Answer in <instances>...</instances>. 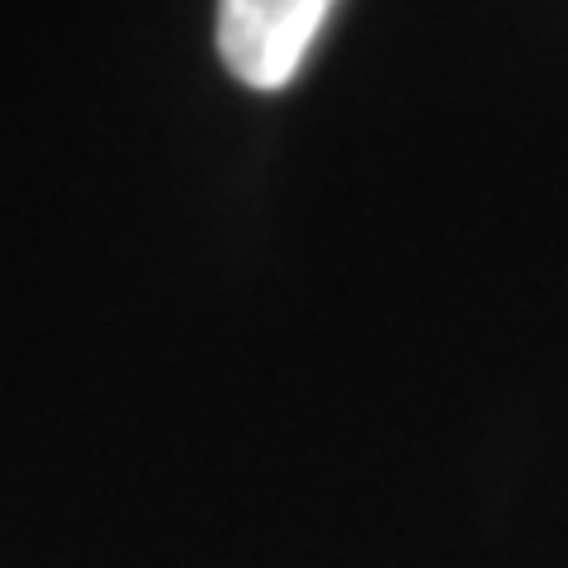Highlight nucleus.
I'll list each match as a JSON object with an SVG mask.
<instances>
[{"instance_id":"1","label":"nucleus","mask_w":568,"mask_h":568,"mask_svg":"<svg viewBox=\"0 0 568 568\" xmlns=\"http://www.w3.org/2000/svg\"><path fill=\"white\" fill-rule=\"evenodd\" d=\"M336 0H219V58L252 91H284Z\"/></svg>"}]
</instances>
